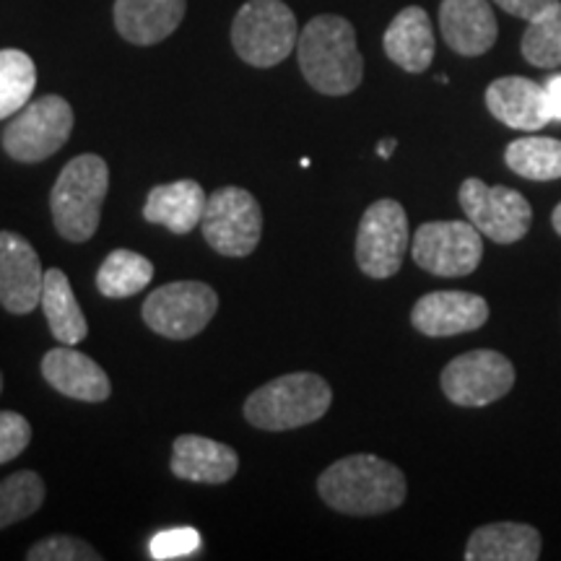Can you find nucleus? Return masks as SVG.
I'll return each mask as SVG.
<instances>
[{
    "mask_svg": "<svg viewBox=\"0 0 561 561\" xmlns=\"http://www.w3.org/2000/svg\"><path fill=\"white\" fill-rule=\"evenodd\" d=\"M203 538L195 528H170L161 530L151 538L149 553L157 561H172V559H191L201 551Z\"/></svg>",
    "mask_w": 561,
    "mask_h": 561,
    "instance_id": "30",
    "label": "nucleus"
},
{
    "mask_svg": "<svg viewBox=\"0 0 561 561\" xmlns=\"http://www.w3.org/2000/svg\"><path fill=\"white\" fill-rule=\"evenodd\" d=\"M299 24L284 0H248L231 24L234 53L252 68H273L297 50Z\"/></svg>",
    "mask_w": 561,
    "mask_h": 561,
    "instance_id": "5",
    "label": "nucleus"
},
{
    "mask_svg": "<svg viewBox=\"0 0 561 561\" xmlns=\"http://www.w3.org/2000/svg\"><path fill=\"white\" fill-rule=\"evenodd\" d=\"M471 221H430L413 234V263L439 278L471 276L481 265L483 240Z\"/></svg>",
    "mask_w": 561,
    "mask_h": 561,
    "instance_id": "12",
    "label": "nucleus"
},
{
    "mask_svg": "<svg viewBox=\"0 0 561 561\" xmlns=\"http://www.w3.org/2000/svg\"><path fill=\"white\" fill-rule=\"evenodd\" d=\"M333 403L331 385L312 371H294L265 382L244 401V419L255 430L289 432L314 424Z\"/></svg>",
    "mask_w": 561,
    "mask_h": 561,
    "instance_id": "4",
    "label": "nucleus"
},
{
    "mask_svg": "<svg viewBox=\"0 0 561 561\" xmlns=\"http://www.w3.org/2000/svg\"><path fill=\"white\" fill-rule=\"evenodd\" d=\"M42 312L55 341L76 346L89 335V322L83 318L76 294L70 289V280L60 268L45 271V286H42Z\"/></svg>",
    "mask_w": 561,
    "mask_h": 561,
    "instance_id": "23",
    "label": "nucleus"
},
{
    "mask_svg": "<svg viewBox=\"0 0 561 561\" xmlns=\"http://www.w3.org/2000/svg\"><path fill=\"white\" fill-rule=\"evenodd\" d=\"M396 146H398L396 138H385V140H380V146H377V157L390 159V153L396 151Z\"/></svg>",
    "mask_w": 561,
    "mask_h": 561,
    "instance_id": "34",
    "label": "nucleus"
},
{
    "mask_svg": "<svg viewBox=\"0 0 561 561\" xmlns=\"http://www.w3.org/2000/svg\"><path fill=\"white\" fill-rule=\"evenodd\" d=\"M439 30L447 47L462 58L489 53L500 37V24L489 0H442Z\"/></svg>",
    "mask_w": 561,
    "mask_h": 561,
    "instance_id": "15",
    "label": "nucleus"
},
{
    "mask_svg": "<svg viewBox=\"0 0 561 561\" xmlns=\"http://www.w3.org/2000/svg\"><path fill=\"white\" fill-rule=\"evenodd\" d=\"M504 161L517 178L549 182L561 178V140L543 136H525L512 140Z\"/></svg>",
    "mask_w": 561,
    "mask_h": 561,
    "instance_id": "25",
    "label": "nucleus"
},
{
    "mask_svg": "<svg viewBox=\"0 0 561 561\" xmlns=\"http://www.w3.org/2000/svg\"><path fill=\"white\" fill-rule=\"evenodd\" d=\"M73 123V107L62 96H39L13 115L3 133V151L21 164H37L68 144Z\"/></svg>",
    "mask_w": 561,
    "mask_h": 561,
    "instance_id": "6",
    "label": "nucleus"
},
{
    "mask_svg": "<svg viewBox=\"0 0 561 561\" xmlns=\"http://www.w3.org/2000/svg\"><path fill=\"white\" fill-rule=\"evenodd\" d=\"M543 89H546V100H549L551 117L553 121H561V76H553Z\"/></svg>",
    "mask_w": 561,
    "mask_h": 561,
    "instance_id": "33",
    "label": "nucleus"
},
{
    "mask_svg": "<svg viewBox=\"0 0 561 561\" xmlns=\"http://www.w3.org/2000/svg\"><path fill=\"white\" fill-rule=\"evenodd\" d=\"M486 107L496 121L515 130H541L549 125L551 110L546 100V89L523 76H504L489 83Z\"/></svg>",
    "mask_w": 561,
    "mask_h": 561,
    "instance_id": "17",
    "label": "nucleus"
},
{
    "mask_svg": "<svg viewBox=\"0 0 561 561\" xmlns=\"http://www.w3.org/2000/svg\"><path fill=\"white\" fill-rule=\"evenodd\" d=\"M486 299L471 291H432L424 294L411 310V322L421 335L430 339H450V335L471 333L486 325Z\"/></svg>",
    "mask_w": 561,
    "mask_h": 561,
    "instance_id": "14",
    "label": "nucleus"
},
{
    "mask_svg": "<svg viewBox=\"0 0 561 561\" xmlns=\"http://www.w3.org/2000/svg\"><path fill=\"white\" fill-rule=\"evenodd\" d=\"M458 201L466 219L496 244L520 242L530 231V203L523 193L512 191V187H491L479 178H468L460 185Z\"/></svg>",
    "mask_w": 561,
    "mask_h": 561,
    "instance_id": "10",
    "label": "nucleus"
},
{
    "mask_svg": "<svg viewBox=\"0 0 561 561\" xmlns=\"http://www.w3.org/2000/svg\"><path fill=\"white\" fill-rule=\"evenodd\" d=\"M523 58L536 68L561 66V0L541 13L523 34Z\"/></svg>",
    "mask_w": 561,
    "mask_h": 561,
    "instance_id": "28",
    "label": "nucleus"
},
{
    "mask_svg": "<svg viewBox=\"0 0 561 561\" xmlns=\"http://www.w3.org/2000/svg\"><path fill=\"white\" fill-rule=\"evenodd\" d=\"M170 468L182 481L219 486L234 479L240 455L224 442L201 437V434H182L172 445Z\"/></svg>",
    "mask_w": 561,
    "mask_h": 561,
    "instance_id": "18",
    "label": "nucleus"
},
{
    "mask_svg": "<svg viewBox=\"0 0 561 561\" xmlns=\"http://www.w3.org/2000/svg\"><path fill=\"white\" fill-rule=\"evenodd\" d=\"M219 310V294L203 280H174L144 301V322L170 341H187L206 331Z\"/></svg>",
    "mask_w": 561,
    "mask_h": 561,
    "instance_id": "8",
    "label": "nucleus"
},
{
    "mask_svg": "<svg viewBox=\"0 0 561 561\" xmlns=\"http://www.w3.org/2000/svg\"><path fill=\"white\" fill-rule=\"evenodd\" d=\"M30 561H100V551L94 546L73 536L42 538L26 551Z\"/></svg>",
    "mask_w": 561,
    "mask_h": 561,
    "instance_id": "29",
    "label": "nucleus"
},
{
    "mask_svg": "<svg viewBox=\"0 0 561 561\" xmlns=\"http://www.w3.org/2000/svg\"><path fill=\"white\" fill-rule=\"evenodd\" d=\"M409 250V216L398 201L382 198L364 210L356 231V265L364 276L382 280L401 271Z\"/></svg>",
    "mask_w": 561,
    "mask_h": 561,
    "instance_id": "9",
    "label": "nucleus"
},
{
    "mask_svg": "<svg viewBox=\"0 0 561 561\" xmlns=\"http://www.w3.org/2000/svg\"><path fill=\"white\" fill-rule=\"evenodd\" d=\"M37 66L24 50H0V121L16 115L32 102Z\"/></svg>",
    "mask_w": 561,
    "mask_h": 561,
    "instance_id": "26",
    "label": "nucleus"
},
{
    "mask_svg": "<svg viewBox=\"0 0 561 561\" xmlns=\"http://www.w3.org/2000/svg\"><path fill=\"white\" fill-rule=\"evenodd\" d=\"M153 278V265L149 257L133 250H115L104 257L96 273V289L107 299H128L144 291Z\"/></svg>",
    "mask_w": 561,
    "mask_h": 561,
    "instance_id": "24",
    "label": "nucleus"
},
{
    "mask_svg": "<svg viewBox=\"0 0 561 561\" xmlns=\"http://www.w3.org/2000/svg\"><path fill=\"white\" fill-rule=\"evenodd\" d=\"M208 195L203 193L201 182L178 180L170 185H157L146 195L144 219L161 224L172 234H191L203 219Z\"/></svg>",
    "mask_w": 561,
    "mask_h": 561,
    "instance_id": "21",
    "label": "nucleus"
},
{
    "mask_svg": "<svg viewBox=\"0 0 561 561\" xmlns=\"http://www.w3.org/2000/svg\"><path fill=\"white\" fill-rule=\"evenodd\" d=\"M318 494L335 512L369 517L401 507L409 483L401 468L390 460L362 453L328 466L318 479Z\"/></svg>",
    "mask_w": 561,
    "mask_h": 561,
    "instance_id": "1",
    "label": "nucleus"
},
{
    "mask_svg": "<svg viewBox=\"0 0 561 561\" xmlns=\"http://www.w3.org/2000/svg\"><path fill=\"white\" fill-rule=\"evenodd\" d=\"M42 377L47 385L62 392L66 398L83 403H102L112 396V382L100 364L79 348L62 346L50 348L42 359Z\"/></svg>",
    "mask_w": 561,
    "mask_h": 561,
    "instance_id": "16",
    "label": "nucleus"
},
{
    "mask_svg": "<svg viewBox=\"0 0 561 561\" xmlns=\"http://www.w3.org/2000/svg\"><path fill=\"white\" fill-rule=\"evenodd\" d=\"M32 426L16 411H0V466L16 460L30 447Z\"/></svg>",
    "mask_w": 561,
    "mask_h": 561,
    "instance_id": "31",
    "label": "nucleus"
},
{
    "mask_svg": "<svg viewBox=\"0 0 561 561\" xmlns=\"http://www.w3.org/2000/svg\"><path fill=\"white\" fill-rule=\"evenodd\" d=\"M201 229L206 242L224 257H248L263 237V210L244 187H219L208 195Z\"/></svg>",
    "mask_w": 561,
    "mask_h": 561,
    "instance_id": "7",
    "label": "nucleus"
},
{
    "mask_svg": "<svg viewBox=\"0 0 561 561\" xmlns=\"http://www.w3.org/2000/svg\"><path fill=\"white\" fill-rule=\"evenodd\" d=\"M439 385L450 403L462 405V409H483L512 390L515 367L500 351H466L442 369Z\"/></svg>",
    "mask_w": 561,
    "mask_h": 561,
    "instance_id": "11",
    "label": "nucleus"
},
{
    "mask_svg": "<svg viewBox=\"0 0 561 561\" xmlns=\"http://www.w3.org/2000/svg\"><path fill=\"white\" fill-rule=\"evenodd\" d=\"M45 502V481L34 471H19L0 481V530L26 520Z\"/></svg>",
    "mask_w": 561,
    "mask_h": 561,
    "instance_id": "27",
    "label": "nucleus"
},
{
    "mask_svg": "<svg viewBox=\"0 0 561 561\" xmlns=\"http://www.w3.org/2000/svg\"><path fill=\"white\" fill-rule=\"evenodd\" d=\"M494 3L500 5L502 11H507L510 16L525 19L530 24V21H536L541 13L549 11L551 5H557L559 0H494Z\"/></svg>",
    "mask_w": 561,
    "mask_h": 561,
    "instance_id": "32",
    "label": "nucleus"
},
{
    "mask_svg": "<svg viewBox=\"0 0 561 561\" xmlns=\"http://www.w3.org/2000/svg\"><path fill=\"white\" fill-rule=\"evenodd\" d=\"M551 224H553V229H557V234L561 237V203L557 208H553V214H551Z\"/></svg>",
    "mask_w": 561,
    "mask_h": 561,
    "instance_id": "35",
    "label": "nucleus"
},
{
    "mask_svg": "<svg viewBox=\"0 0 561 561\" xmlns=\"http://www.w3.org/2000/svg\"><path fill=\"white\" fill-rule=\"evenodd\" d=\"M187 0H115V26L130 45H159L185 19Z\"/></svg>",
    "mask_w": 561,
    "mask_h": 561,
    "instance_id": "19",
    "label": "nucleus"
},
{
    "mask_svg": "<svg viewBox=\"0 0 561 561\" xmlns=\"http://www.w3.org/2000/svg\"><path fill=\"white\" fill-rule=\"evenodd\" d=\"M45 271L37 250L16 231H0V305L11 314H30L42 301Z\"/></svg>",
    "mask_w": 561,
    "mask_h": 561,
    "instance_id": "13",
    "label": "nucleus"
},
{
    "mask_svg": "<svg viewBox=\"0 0 561 561\" xmlns=\"http://www.w3.org/2000/svg\"><path fill=\"white\" fill-rule=\"evenodd\" d=\"M385 55L405 73H424L434 60V32L430 13L421 5H409L390 21L382 37Z\"/></svg>",
    "mask_w": 561,
    "mask_h": 561,
    "instance_id": "20",
    "label": "nucleus"
},
{
    "mask_svg": "<svg viewBox=\"0 0 561 561\" xmlns=\"http://www.w3.org/2000/svg\"><path fill=\"white\" fill-rule=\"evenodd\" d=\"M468 561H538L541 533L525 523H491L471 533L466 546Z\"/></svg>",
    "mask_w": 561,
    "mask_h": 561,
    "instance_id": "22",
    "label": "nucleus"
},
{
    "mask_svg": "<svg viewBox=\"0 0 561 561\" xmlns=\"http://www.w3.org/2000/svg\"><path fill=\"white\" fill-rule=\"evenodd\" d=\"M297 58L307 83L325 96H346L359 89L364 79L354 24L333 13L314 16L305 26L297 42Z\"/></svg>",
    "mask_w": 561,
    "mask_h": 561,
    "instance_id": "2",
    "label": "nucleus"
},
{
    "mask_svg": "<svg viewBox=\"0 0 561 561\" xmlns=\"http://www.w3.org/2000/svg\"><path fill=\"white\" fill-rule=\"evenodd\" d=\"M0 390H3V375H0Z\"/></svg>",
    "mask_w": 561,
    "mask_h": 561,
    "instance_id": "36",
    "label": "nucleus"
},
{
    "mask_svg": "<svg viewBox=\"0 0 561 561\" xmlns=\"http://www.w3.org/2000/svg\"><path fill=\"white\" fill-rule=\"evenodd\" d=\"M107 191L110 167L96 153H81L62 167L50 195L53 221L62 240L81 244L96 234Z\"/></svg>",
    "mask_w": 561,
    "mask_h": 561,
    "instance_id": "3",
    "label": "nucleus"
}]
</instances>
